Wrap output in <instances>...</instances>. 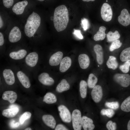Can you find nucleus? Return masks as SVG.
<instances>
[{"label":"nucleus","mask_w":130,"mask_h":130,"mask_svg":"<svg viewBox=\"0 0 130 130\" xmlns=\"http://www.w3.org/2000/svg\"><path fill=\"white\" fill-rule=\"evenodd\" d=\"M69 21L68 11L66 7L61 5L56 7L54 13L53 22L57 31L60 32L65 30Z\"/></svg>","instance_id":"nucleus-1"},{"label":"nucleus","mask_w":130,"mask_h":130,"mask_svg":"<svg viewBox=\"0 0 130 130\" xmlns=\"http://www.w3.org/2000/svg\"><path fill=\"white\" fill-rule=\"evenodd\" d=\"M41 18L39 15L33 12L28 17L24 27V31L27 36L32 37L39 27Z\"/></svg>","instance_id":"nucleus-2"},{"label":"nucleus","mask_w":130,"mask_h":130,"mask_svg":"<svg viewBox=\"0 0 130 130\" xmlns=\"http://www.w3.org/2000/svg\"><path fill=\"white\" fill-rule=\"evenodd\" d=\"M113 79L123 87H127L130 84V75L128 74L116 73L113 76Z\"/></svg>","instance_id":"nucleus-3"},{"label":"nucleus","mask_w":130,"mask_h":130,"mask_svg":"<svg viewBox=\"0 0 130 130\" xmlns=\"http://www.w3.org/2000/svg\"><path fill=\"white\" fill-rule=\"evenodd\" d=\"M101 15L102 19L105 21L109 22L111 20L113 12L109 4L105 3L103 4L101 8Z\"/></svg>","instance_id":"nucleus-4"},{"label":"nucleus","mask_w":130,"mask_h":130,"mask_svg":"<svg viewBox=\"0 0 130 130\" xmlns=\"http://www.w3.org/2000/svg\"><path fill=\"white\" fill-rule=\"evenodd\" d=\"M72 125L74 130H81L82 128L81 124V114L80 111L78 109L73 110L72 114Z\"/></svg>","instance_id":"nucleus-5"},{"label":"nucleus","mask_w":130,"mask_h":130,"mask_svg":"<svg viewBox=\"0 0 130 130\" xmlns=\"http://www.w3.org/2000/svg\"><path fill=\"white\" fill-rule=\"evenodd\" d=\"M60 117L62 121L65 123H69L71 121L72 117L69 110L65 105H61L58 107Z\"/></svg>","instance_id":"nucleus-6"},{"label":"nucleus","mask_w":130,"mask_h":130,"mask_svg":"<svg viewBox=\"0 0 130 130\" xmlns=\"http://www.w3.org/2000/svg\"><path fill=\"white\" fill-rule=\"evenodd\" d=\"M118 20L120 24L124 26L130 24V14L127 9H124L122 10L118 17Z\"/></svg>","instance_id":"nucleus-7"},{"label":"nucleus","mask_w":130,"mask_h":130,"mask_svg":"<svg viewBox=\"0 0 130 130\" xmlns=\"http://www.w3.org/2000/svg\"><path fill=\"white\" fill-rule=\"evenodd\" d=\"M21 37V34L19 28L16 26L11 30L8 36V40L11 43H15L19 41Z\"/></svg>","instance_id":"nucleus-8"},{"label":"nucleus","mask_w":130,"mask_h":130,"mask_svg":"<svg viewBox=\"0 0 130 130\" xmlns=\"http://www.w3.org/2000/svg\"><path fill=\"white\" fill-rule=\"evenodd\" d=\"M91 95L92 99L96 103H98L101 100L103 93L101 87L99 85H95L92 90Z\"/></svg>","instance_id":"nucleus-9"},{"label":"nucleus","mask_w":130,"mask_h":130,"mask_svg":"<svg viewBox=\"0 0 130 130\" xmlns=\"http://www.w3.org/2000/svg\"><path fill=\"white\" fill-rule=\"evenodd\" d=\"M38 60V53L35 52H33L29 53L26 56L25 59L26 65L31 67H33L37 64Z\"/></svg>","instance_id":"nucleus-10"},{"label":"nucleus","mask_w":130,"mask_h":130,"mask_svg":"<svg viewBox=\"0 0 130 130\" xmlns=\"http://www.w3.org/2000/svg\"><path fill=\"white\" fill-rule=\"evenodd\" d=\"M3 75L5 82L7 84L12 85L15 82L14 74L10 69H5L3 72Z\"/></svg>","instance_id":"nucleus-11"},{"label":"nucleus","mask_w":130,"mask_h":130,"mask_svg":"<svg viewBox=\"0 0 130 130\" xmlns=\"http://www.w3.org/2000/svg\"><path fill=\"white\" fill-rule=\"evenodd\" d=\"M38 79L40 83L45 85H51L54 82V79L50 77L48 73L46 72H43L40 74L38 76Z\"/></svg>","instance_id":"nucleus-12"},{"label":"nucleus","mask_w":130,"mask_h":130,"mask_svg":"<svg viewBox=\"0 0 130 130\" xmlns=\"http://www.w3.org/2000/svg\"><path fill=\"white\" fill-rule=\"evenodd\" d=\"M63 56V53L58 51L53 54L50 57L49 60V63L52 66H56L60 63Z\"/></svg>","instance_id":"nucleus-13"},{"label":"nucleus","mask_w":130,"mask_h":130,"mask_svg":"<svg viewBox=\"0 0 130 130\" xmlns=\"http://www.w3.org/2000/svg\"><path fill=\"white\" fill-rule=\"evenodd\" d=\"M28 3L26 0L20 1L16 3L12 8L13 12L17 15L22 14Z\"/></svg>","instance_id":"nucleus-14"},{"label":"nucleus","mask_w":130,"mask_h":130,"mask_svg":"<svg viewBox=\"0 0 130 130\" xmlns=\"http://www.w3.org/2000/svg\"><path fill=\"white\" fill-rule=\"evenodd\" d=\"M93 121L91 118L86 116L82 117L81 124L84 130H92L95 127Z\"/></svg>","instance_id":"nucleus-15"},{"label":"nucleus","mask_w":130,"mask_h":130,"mask_svg":"<svg viewBox=\"0 0 130 130\" xmlns=\"http://www.w3.org/2000/svg\"><path fill=\"white\" fill-rule=\"evenodd\" d=\"M17 77L21 84L25 88H29L31 84L28 77L23 72L21 71H18L17 73Z\"/></svg>","instance_id":"nucleus-16"},{"label":"nucleus","mask_w":130,"mask_h":130,"mask_svg":"<svg viewBox=\"0 0 130 130\" xmlns=\"http://www.w3.org/2000/svg\"><path fill=\"white\" fill-rule=\"evenodd\" d=\"M78 61L80 67L84 69H87L89 67L90 62L89 56L85 54H81L79 55Z\"/></svg>","instance_id":"nucleus-17"},{"label":"nucleus","mask_w":130,"mask_h":130,"mask_svg":"<svg viewBox=\"0 0 130 130\" xmlns=\"http://www.w3.org/2000/svg\"><path fill=\"white\" fill-rule=\"evenodd\" d=\"M2 98L3 100H7L10 103L12 104L16 101L17 95L16 93L13 91H6L3 93Z\"/></svg>","instance_id":"nucleus-18"},{"label":"nucleus","mask_w":130,"mask_h":130,"mask_svg":"<svg viewBox=\"0 0 130 130\" xmlns=\"http://www.w3.org/2000/svg\"><path fill=\"white\" fill-rule=\"evenodd\" d=\"M94 50L96 55V59L98 63L102 64L104 61V55L102 46L99 44H96L94 46Z\"/></svg>","instance_id":"nucleus-19"},{"label":"nucleus","mask_w":130,"mask_h":130,"mask_svg":"<svg viewBox=\"0 0 130 130\" xmlns=\"http://www.w3.org/2000/svg\"><path fill=\"white\" fill-rule=\"evenodd\" d=\"M71 59L70 57H66L63 58L60 63V72H64L66 71L71 66Z\"/></svg>","instance_id":"nucleus-20"},{"label":"nucleus","mask_w":130,"mask_h":130,"mask_svg":"<svg viewBox=\"0 0 130 130\" xmlns=\"http://www.w3.org/2000/svg\"><path fill=\"white\" fill-rule=\"evenodd\" d=\"M42 120L47 126L52 129H54L56 124V120L54 117L50 115H44L42 117Z\"/></svg>","instance_id":"nucleus-21"},{"label":"nucleus","mask_w":130,"mask_h":130,"mask_svg":"<svg viewBox=\"0 0 130 130\" xmlns=\"http://www.w3.org/2000/svg\"><path fill=\"white\" fill-rule=\"evenodd\" d=\"M27 51L25 49H22L17 51H13L10 52L9 56L11 58L14 60H19L23 59L26 55Z\"/></svg>","instance_id":"nucleus-22"},{"label":"nucleus","mask_w":130,"mask_h":130,"mask_svg":"<svg viewBox=\"0 0 130 130\" xmlns=\"http://www.w3.org/2000/svg\"><path fill=\"white\" fill-rule=\"evenodd\" d=\"M19 108L17 107H13L3 110L2 115L7 118H11L15 117L18 112Z\"/></svg>","instance_id":"nucleus-23"},{"label":"nucleus","mask_w":130,"mask_h":130,"mask_svg":"<svg viewBox=\"0 0 130 130\" xmlns=\"http://www.w3.org/2000/svg\"><path fill=\"white\" fill-rule=\"evenodd\" d=\"M106 29V28L105 26H100L98 31L94 36V40L97 41L104 40L105 38L106 35L105 32Z\"/></svg>","instance_id":"nucleus-24"},{"label":"nucleus","mask_w":130,"mask_h":130,"mask_svg":"<svg viewBox=\"0 0 130 130\" xmlns=\"http://www.w3.org/2000/svg\"><path fill=\"white\" fill-rule=\"evenodd\" d=\"M70 88V85L66 80L65 79H63L58 85L56 90L58 92L61 93L69 90Z\"/></svg>","instance_id":"nucleus-25"},{"label":"nucleus","mask_w":130,"mask_h":130,"mask_svg":"<svg viewBox=\"0 0 130 130\" xmlns=\"http://www.w3.org/2000/svg\"><path fill=\"white\" fill-rule=\"evenodd\" d=\"M106 65L108 68L113 70L116 69L118 65L116 58L112 56H109L107 61Z\"/></svg>","instance_id":"nucleus-26"},{"label":"nucleus","mask_w":130,"mask_h":130,"mask_svg":"<svg viewBox=\"0 0 130 130\" xmlns=\"http://www.w3.org/2000/svg\"><path fill=\"white\" fill-rule=\"evenodd\" d=\"M57 101L56 97L53 93L48 92L46 93L44 96L43 101L47 104H51L56 103Z\"/></svg>","instance_id":"nucleus-27"},{"label":"nucleus","mask_w":130,"mask_h":130,"mask_svg":"<svg viewBox=\"0 0 130 130\" xmlns=\"http://www.w3.org/2000/svg\"><path fill=\"white\" fill-rule=\"evenodd\" d=\"M120 37L118 32L115 31L114 32L112 31L109 32L106 35L107 41L109 42H112L119 39Z\"/></svg>","instance_id":"nucleus-28"},{"label":"nucleus","mask_w":130,"mask_h":130,"mask_svg":"<svg viewBox=\"0 0 130 130\" xmlns=\"http://www.w3.org/2000/svg\"><path fill=\"white\" fill-rule=\"evenodd\" d=\"M87 84L84 80H82L80 83L79 91L80 95L83 98H85L87 95Z\"/></svg>","instance_id":"nucleus-29"},{"label":"nucleus","mask_w":130,"mask_h":130,"mask_svg":"<svg viewBox=\"0 0 130 130\" xmlns=\"http://www.w3.org/2000/svg\"><path fill=\"white\" fill-rule=\"evenodd\" d=\"M120 58L121 61L123 62L130 59V47L127 48L122 51L120 54Z\"/></svg>","instance_id":"nucleus-30"},{"label":"nucleus","mask_w":130,"mask_h":130,"mask_svg":"<svg viewBox=\"0 0 130 130\" xmlns=\"http://www.w3.org/2000/svg\"><path fill=\"white\" fill-rule=\"evenodd\" d=\"M98 81V78L93 73L90 74L87 82L88 87L90 88H93L96 85Z\"/></svg>","instance_id":"nucleus-31"},{"label":"nucleus","mask_w":130,"mask_h":130,"mask_svg":"<svg viewBox=\"0 0 130 130\" xmlns=\"http://www.w3.org/2000/svg\"><path fill=\"white\" fill-rule=\"evenodd\" d=\"M121 109L122 110L125 112L130 111V96L126 98L122 103Z\"/></svg>","instance_id":"nucleus-32"},{"label":"nucleus","mask_w":130,"mask_h":130,"mask_svg":"<svg viewBox=\"0 0 130 130\" xmlns=\"http://www.w3.org/2000/svg\"><path fill=\"white\" fill-rule=\"evenodd\" d=\"M130 67V59H129L125 61L124 64L120 65L119 68L122 72L126 73L129 71Z\"/></svg>","instance_id":"nucleus-33"},{"label":"nucleus","mask_w":130,"mask_h":130,"mask_svg":"<svg viewBox=\"0 0 130 130\" xmlns=\"http://www.w3.org/2000/svg\"><path fill=\"white\" fill-rule=\"evenodd\" d=\"M122 44L119 39H117L112 42L109 48V50L112 52L115 50L120 48L122 46Z\"/></svg>","instance_id":"nucleus-34"},{"label":"nucleus","mask_w":130,"mask_h":130,"mask_svg":"<svg viewBox=\"0 0 130 130\" xmlns=\"http://www.w3.org/2000/svg\"><path fill=\"white\" fill-rule=\"evenodd\" d=\"M100 113L102 115H106L109 118H111L113 116L115 112L112 109H103L101 110Z\"/></svg>","instance_id":"nucleus-35"},{"label":"nucleus","mask_w":130,"mask_h":130,"mask_svg":"<svg viewBox=\"0 0 130 130\" xmlns=\"http://www.w3.org/2000/svg\"><path fill=\"white\" fill-rule=\"evenodd\" d=\"M31 116L30 112L27 111L25 112L20 117L19 120L20 124H23L26 120L30 118Z\"/></svg>","instance_id":"nucleus-36"},{"label":"nucleus","mask_w":130,"mask_h":130,"mask_svg":"<svg viewBox=\"0 0 130 130\" xmlns=\"http://www.w3.org/2000/svg\"><path fill=\"white\" fill-rule=\"evenodd\" d=\"M105 105L107 107L114 110L118 109L119 106V103L117 101L106 102L105 103Z\"/></svg>","instance_id":"nucleus-37"},{"label":"nucleus","mask_w":130,"mask_h":130,"mask_svg":"<svg viewBox=\"0 0 130 130\" xmlns=\"http://www.w3.org/2000/svg\"><path fill=\"white\" fill-rule=\"evenodd\" d=\"M81 25L84 31H86L89 28L90 24L88 20L85 18L82 19L81 21Z\"/></svg>","instance_id":"nucleus-38"},{"label":"nucleus","mask_w":130,"mask_h":130,"mask_svg":"<svg viewBox=\"0 0 130 130\" xmlns=\"http://www.w3.org/2000/svg\"><path fill=\"white\" fill-rule=\"evenodd\" d=\"M106 126L109 130H115L117 128L116 123L115 122L113 123L111 121H109L107 123Z\"/></svg>","instance_id":"nucleus-39"},{"label":"nucleus","mask_w":130,"mask_h":130,"mask_svg":"<svg viewBox=\"0 0 130 130\" xmlns=\"http://www.w3.org/2000/svg\"><path fill=\"white\" fill-rule=\"evenodd\" d=\"M14 0H3V2L4 6L8 8L11 7L13 3Z\"/></svg>","instance_id":"nucleus-40"},{"label":"nucleus","mask_w":130,"mask_h":130,"mask_svg":"<svg viewBox=\"0 0 130 130\" xmlns=\"http://www.w3.org/2000/svg\"><path fill=\"white\" fill-rule=\"evenodd\" d=\"M73 33L77 38L80 39H83V36L79 30L74 29Z\"/></svg>","instance_id":"nucleus-41"},{"label":"nucleus","mask_w":130,"mask_h":130,"mask_svg":"<svg viewBox=\"0 0 130 130\" xmlns=\"http://www.w3.org/2000/svg\"><path fill=\"white\" fill-rule=\"evenodd\" d=\"M10 126L12 128H15L18 127L20 125L18 122H16L14 120H12L9 124Z\"/></svg>","instance_id":"nucleus-42"},{"label":"nucleus","mask_w":130,"mask_h":130,"mask_svg":"<svg viewBox=\"0 0 130 130\" xmlns=\"http://www.w3.org/2000/svg\"><path fill=\"white\" fill-rule=\"evenodd\" d=\"M55 130H68L65 126L61 124H59L56 126Z\"/></svg>","instance_id":"nucleus-43"},{"label":"nucleus","mask_w":130,"mask_h":130,"mask_svg":"<svg viewBox=\"0 0 130 130\" xmlns=\"http://www.w3.org/2000/svg\"><path fill=\"white\" fill-rule=\"evenodd\" d=\"M4 39L3 35L2 33L0 32V46H2L4 43Z\"/></svg>","instance_id":"nucleus-44"},{"label":"nucleus","mask_w":130,"mask_h":130,"mask_svg":"<svg viewBox=\"0 0 130 130\" xmlns=\"http://www.w3.org/2000/svg\"><path fill=\"white\" fill-rule=\"evenodd\" d=\"M3 26V21L0 16V28H1Z\"/></svg>","instance_id":"nucleus-45"},{"label":"nucleus","mask_w":130,"mask_h":130,"mask_svg":"<svg viewBox=\"0 0 130 130\" xmlns=\"http://www.w3.org/2000/svg\"><path fill=\"white\" fill-rule=\"evenodd\" d=\"M127 128L128 130H130V120H129L128 123Z\"/></svg>","instance_id":"nucleus-46"},{"label":"nucleus","mask_w":130,"mask_h":130,"mask_svg":"<svg viewBox=\"0 0 130 130\" xmlns=\"http://www.w3.org/2000/svg\"><path fill=\"white\" fill-rule=\"evenodd\" d=\"M82 0L84 1L88 2L90 1H94L95 0Z\"/></svg>","instance_id":"nucleus-47"},{"label":"nucleus","mask_w":130,"mask_h":130,"mask_svg":"<svg viewBox=\"0 0 130 130\" xmlns=\"http://www.w3.org/2000/svg\"><path fill=\"white\" fill-rule=\"evenodd\" d=\"M32 129L31 128H27L25 129V130H31Z\"/></svg>","instance_id":"nucleus-48"},{"label":"nucleus","mask_w":130,"mask_h":130,"mask_svg":"<svg viewBox=\"0 0 130 130\" xmlns=\"http://www.w3.org/2000/svg\"><path fill=\"white\" fill-rule=\"evenodd\" d=\"M38 0L40 1H43L44 0Z\"/></svg>","instance_id":"nucleus-49"}]
</instances>
